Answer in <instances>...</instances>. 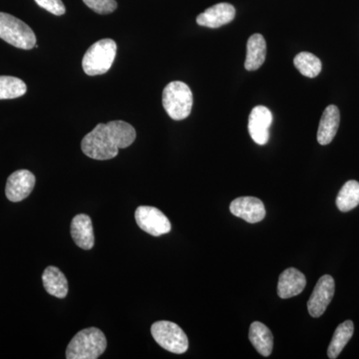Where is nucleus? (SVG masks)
<instances>
[{"instance_id":"obj_1","label":"nucleus","mask_w":359,"mask_h":359,"mask_svg":"<svg viewBox=\"0 0 359 359\" xmlns=\"http://www.w3.org/2000/svg\"><path fill=\"white\" fill-rule=\"evenodd\" d=\"M136 139V131L129 123L116 120L100 123L81 142L82 152L94 160H110L119 149L128 148Z\"/></svg>"},{"instance_id":"obj_2","label":"nucleus","mask_w":359,"mask_h":359,"mask_svg":"<svg viewBox=\"0 0 359 359\" xmlns=\"http://www.w3.org/2000/svg\"><path fill=\"white\" fill-rule=\"evenodd\" d=\"M107 347L105 334L99 328H85L78 332L66 349L67 359H97Z\"/></svg>"},{"instance_id":"obj_3","label":"nucleus","mask_w":359,"mask_h":359,"mask_svg":"<svg viewBox=\"0 0 359 359\" xmlns=\"http://www.w3.org/2000/svg\"><path fill=\"white\" fill-rule=\"evenodd\" d=\"M162 102L165 111L172 119L176 121L186 119L192 111V90L184 82H171L163 91Z\"/></svg>"},{"instance_id":"obj_4","label":"nucleus","mask_w":359,"mask_h":359,"mask_svg":"<svg viewBox=\"0 0 359 359\" xmlns=\"http://www.w3.org/2000/svg\"><path fill=\"white\" fill-rule=\"evenodd\" d=\"M117 44L112 39H102L95 42L85 53L82 68L89 76L105 74L114 62Z\"/></svg>"},{"instance_id":"obj_5","label":"nucleus","mask_w":359,"mask_h":359,"mask_svg":"<svg viewBox=\"0 0 359 359\" xmlns=\"http://www.w3.org/2000/svg\"><path fill=\"white\" fill-rule=\"evenodd\" d=\"M0 39L25 50L36 45V36L32 28L8 13H0Z\"/></svg>"},{"instance_id":"obj_6","label":"nucleus","mask_w":359,"mask_h":359,"mask_svg":"<svg viewBox=\"0 0 359 359\" xmlns=\"http://www.w3.org/2000/svg\"><path fill=\"white\" fill-rule=\"evenodd\" d=\"M151 334L156 342L170 353L182 354L188 351V337L176 323L167 320L157 321L153 323Z\"/></svg>"},{"instance_id":"obj_7","label":"nucleus","mask_w":359,"mask_h":359,"mask_svg":"<svg viewBox=\"0 0 359 359\" xmlns=\"http://www.w3.org/2000/svg\"><path fill=\"white\" fill-rule=\"evenodd\" d=\"M135 219L139 228L153 237H160L171 231L169 219L159 209L150 205H140L135 211Z\"/></svg>"},{"instance_id":"obj_8","label":"nucleus","mask_w":359,"mask_h":359,"mask_svg":"<svg viewBox=\"0 0 359 359\" xmlns=\"http://www.w3.org/2000/svg\"><path fill=\"white\" fill-rule=\"evenodd\" d=\"M335 283L330 275L321 276L308 302L309 313L313 318H320L327 311L334 299Z\"/></svg>"},{"instance_id":"obj_9","label":"nucleus","mask_w":359,"mask_h":359,"mask_svg":"<svg viewBox=\"0 0 359 359\" xmlns=\"http://www.w3.org/2000/svg\"><path fill=\"white\" fill-rule=\"evenodd\" d=\"M35 186V176L28 170H18L8 177L6 195L11 202L18 203L32 194Z\"/></svg>"},{"instance_id":"obj_10","label":"nucleus","mask_w":359,"mask_h":359,"mask_svg":"<svg viewBox=\"0 0 359 359\" xmlns=\"http://www.w3.org/2000/svg\"><path fill=\"white\" fill-rule=\"evenodd\" d=\"M273 123V114L266 106H256L249 117V133L257 145H266L269 140V128Z\"/></svg>"},{"instance_id":"obj_11","label":"nucleus","mask_w":359,"mask_h":359,"mask_svg":"<svg viewBox=\"0 0 359 359\" xmlns=\"http://www.w3.org/2000/svg\"><path fill=\"white\" fill-rule=\"evenodd\" d=\"M230 211L233 216L250 224L259 223L266 217L264 203L255 197H241L233 200L230 205Z\"/></svg>"},{"instance_id":"obj_12","label":"nucleus","mask_w":359,"mask_h":359,"mask_svg":"<svg viewBox=\"0 0 359 359\" xmlns=\"http://www.w3.org/2000/svg\"><path fill=\"white\" fill-rule=\"evenodd\" d=\"M235 16V7L230 4L222 2L205 9L204 13L198 15L197 23L205 27L219 28L231 22Z\"/></svg>"},{"instance_id":"obj_13","label":"nucleus","mask_w":359,"mask_h":359,"mask_svg":"<svg viewBox=\"0 0 359 359\" xmlns=\"http://www.w3.org/2000/svg\"><path fill=\"white\" fill-rule=\"evenodd\" d=\"M71 236L78 247L89 250L95 244L93 224L88 215L79 214L73 218L70 226Z\"/></svg>"},{"instance_id":"obj_14","label":"nucleus","mask_w":359,"mask_h":359,"mask_svg":"<svg viewBox=\"0 0 359 359\" xmlns=\"http://www.w3.org/2000/svg\"><path fill=\"white\" fill-rule=\"evenodd\" d=\"M306 285V276L299 269L290 268L283 271L278 278V294L280 299H290L302 294Z\"/></svg>"},{"instance_id":"obj_15","label":"nucleus","mask_w":359,"mask_h":359,"mask_svg":"<svg viewBox=\"0 0 359 359\" xmlns=\"http://www.w3.org/2000/svg\"><path fill=\"white\" fill-rule=\"evenodd\" d=\"M339 108L335 105L327 106L321 116L320 126H318V142L320 145L325 146L332 143L339 130Z\"/></svg>"},{"instance_id":"obj_16","label":"nucleus","mask_w":359,"mask_h":359,"mask_svg":"<svg viewBox=\"0 0 359 359\" xmlns=\"http://www.w3.org/2000/svg\"><path fill=\"white\" fill-rule=\"evenodd\" d=\"M266 56V43L263 35L252 34L248 40L247 58L245 68L248 71H256L264 65Z\"/></svg>"},{"instance_id":"obj_17","label":"nucleus","mask_w":359,"mask_h":359,"mask_svg":"<svg viewBox=\"0 0 359 359\" xmlns=\"http://www.w3.org/2000/svg\"><path fill=\"white\" fill-rule=\"evenodd\" d=\"M44 289L49 294L65 299L68 294V282L65 273L56 266H47L42 275Z\"/></svg>"},{"instance_id":"obj_18","label":"nucleus","mask_w":359,"mask_h":359,"mask_svg":"<svg viewBox=\"0 0 359 359\" xmlns=\"http://www.w3.org/2000/svg\"><path fill=\"white\" fill-rule=\"evenodd\" d=\"M249 337L252 346L261 355H271L273 347V337L264 323L255 321L250 325Z\"/></svg>"},{"instance_id":"obj_19","label":"nucleus","mask_w":359,"mask_h":359,"mask_svg":"<svg viewBox=\"0 0 359 359\" xmlns=\"http://www.w3.org/2000/svg\"><path fill=\"white\" fill-rule=\"evenodd\" d=\"M354 325L351 320H346L340 323L335 330L334 337L328 346V358L335 359L339 358L340 353L344 351V347L348 344L349 340L353 337Z\"/></svg>"},{"instance_id":"obj_20","label":"nucleus","mask_w":359,"mask_h":359,"mask_svg":"<svg viewBox=\"0 0 359 359\" xmlns=\"http://www.w3.org/2000/svg\"><path fill=\"white\" fill-rule=\"evenodd\" d=\"M359 205V183L351 180L340 189L337 205L340 212H349Z\"/></svg>"},{"instance_id":"obj_21","label":"nucleus","mask_w":359,"mask_h":359,"mask_svg":"<svg viewBox=\"0 0 359 359\" xmlns=\"http://www.w3.org/2000/svg\"><path fill=\"white\" fill-rule=\"evenodd\" d=\"M294 65L302 75L309 78L318 76L323 68L320 58L309 52L297 54L294 59Z\"/></svg>"},{"instance_id":"obj_22","label":"nucleus","mask_w":359,"mask_h":359,"mask_svg":"<svg viewBox=\"0 0 359 359\" xmlns=\"http://www.w3.org/2000/svg\"><path fill=\"white\" fill-rule=\"evenodd\" d=\"M26 84L20 78L0 76V100L15 99L26 93Z\"/></svg>"},{"instance_id":"obj_23","label":"nucleus","mask_w":359,"mask_h":359,"mask_svg":"<svg viewBox=\"0 0 359 359\" xmlns=\"http://www.w3.org/2000/svg\"><path fill=\"white\" fill-rule=\"evenodd\" d=\"M83 2L98 14L112 13L117 8L116 0H83Z\"/></svg>"},{"instance_id":"obj_24","label":"nucleus","mask_w":359,"mask_h":359,"mask_svg":"<svg viewBox=\"0 0 359 359\" xmlns=\"http://www.w3.org/2000/svg\"><path fill=\"white\" fill-rule=\"evenodd\" d=\"M35 2L54 15L60 16L65 13V6L62 0H35Z\"/></svg>"}]
</instances>
